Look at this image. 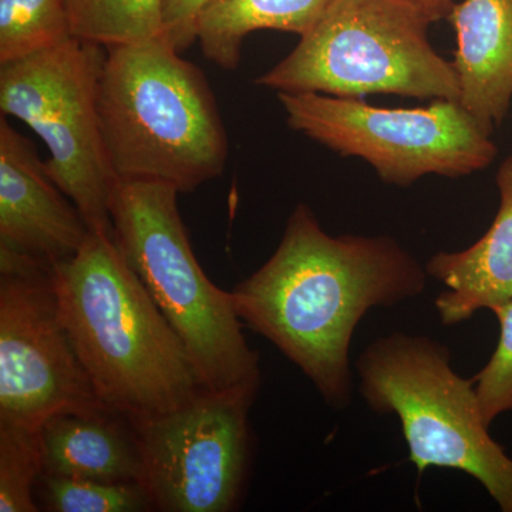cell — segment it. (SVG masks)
<instances>
[{"label": "cell", "instance_id": "1", "mask_svg": "<svg viewBox=\"0 0 512 512\" xmlns=\"http://www.w3.org/2000/svg\"><path fill=\"white\" fill-rule=\"evenodd\" d=\"M426 268L389 237H332L308 205L293 210L274 255L232 289L245 328L268 339L308 376L329 406L353 394L350 343L373 308L426 288Z\"/></svg>", "mask_w": 512, "mask_h": 512}, {"label": "cell", "instance_id": "2", "mask_svg": "<svg viewBox=\"0 0 512 512\" xmlns=\"http://www.w3.org/2000/svg\"><path fill=\"white\" fill-rule=\"evenodd\" d=\"M60 316L100 402L127 419L173 412L205 390L114 234L90 229L49 271Z\"/></svg>", "mask_w": 512, "mask_h": 512}, {"label": "cell", "instance_id": "3", "mask_svg": "<svg viewBox=\"0 0 512 512\" xmlns=\"http://www.w3.org/2000/svg\"><path fill=\"white\" fill-rule=\"evenodd\" d=\"M97 106L120 181L191 192L224 173L228 137L210 83L167 36L107 49Z\"/></svg>", "mask_w": 512, "mask_h": 512}, {"label": "cell", "instance_id": "4", "mask_svg": "<svg viewBox=\"0 0 512 512\" xmlns=\"http://www.w3.org/2000/svg\"><path fill=\"white\" fill-rule=\"evenodd\" d=\"M180 191L153 181H120L110 214L114 239L184 343L205 390L261 384L232 292L212 284L192 251L178 210Z\"/></svg>", "mask_w": 512, "mask_h": 512}, {"label": "cell", "instance_id": "5", "mask_svg": "<svg viewBox=\"0 0 512 512\" xmlns=\"http://www.w3.org/2000/svg\"><path fill=\"white\" fill-rule=\"evenodd\" d=\"M431 23L412 0H332L298 46L255 84L346 99L458 100L456 69L431 46Z\"/></svg>", "mask_w": 512, "mask_h": 512}, {"label": "cell", "instance_id": "6", "mask_svg": "<svg viewBox=\"0 0 512 512\" xmlns=\"http://www.w3.org/2000/svg\"><path fill=\"white\" fill-rule=\"evenodd\" d=\"M370 409L396 414L410 461L476 478L503 512H512V458L488 433L474 380L451 366V353L429 336L392 333L356 360Z\"/></svg>", "mask_w": 512, "mask_h": 512}, {"label": "cell", "instance_id": "7", "mask_svg": "<svg viewBox=\"0 0 512 512\" xmlns=\"http://www.w3.org/2000/svg\"><path fill=\"white\" fill-rule=\"evenodd\" d=\"M103 49L72 37L0 64V110L42 138L49 151L47 173L89 228L113 234L110 207L120 180L107 154L97 106Z\"/></svg>", "mask_w": 512, "mask_h": 512}, {"label": "cell", "instance_id": "8", "mask_svg": "<svg viewBox=\"0 0 512 512\" xmlns=\"http://www.w3.org/2000/svg\"><path fill=\"white\" fill-rule=\"evenodd\" d=\"M292 130L340 156L367 161L384 183L409 187L426 175L457 178L490 167L498 148L458 100L384 109L362 99L278 93Z\"/></svg>", "mask_w": 512, "mask_h": 512}, {"label": "cell", "instance_id": "9", "mask_svg": "<svg viewBox=\"0 0 512 512\" xmlns=\"http://www.w3.org/2000/svg\"><path fill=\"white\" fill-rule=\"evenodd\" d=\"M255 387L211 392L173 412L130 420L153 510L228 512L237 507L251 454Z\"/></svg>", "mask_w": 512, "mask_h": 512}, {"label": "cell", "instance_id": "10", "mask_svg": "<svg viewBox=\"0 0 512 512\" xmlns=\"http://www.w3.org/2000/svg\"><path fill=\"white\" fill-rule=\"evenodd\" d=\"M50 268L0 249V423L42 429L100 402L64 328Z\"/></svg>", "mask_w": 512, "mask_h": 512}, {"label": "cell", "instance_id": "11", "mask_svg": "<svg viewBox=\"0 0 512 512\" xmlns=\"http://www.w3.org/2000/svg\"><path fill=\"white\" fill-rule=\"evenodd\" d=\"M47 173L35 144L0 119V249L52 268L82 248L90 228Z\"/></svg>", "mask_w": 512, "mask_h": 512}, {"label": "cell", "instance_id": "12", "mask_svg": "<svg viewBox=\"0 0 512 512\" xmlns=\"http://www.w3.org/2000/svg\"><path fill=\"white\" fill-rule=\"evenodd\" d=\"M447 19L457 36L458 101L491 134L512 104V0H463Z\"/></svg>", "mask_w": 512, "mask_h": 512}, {"label": "cell", "instance_id": "13", "mask_svg": "<svg viewBox=\"0 0 512 512\" xmlns=\"http://www.w3.org/2000/svg\"><path fill=\"white\" fill-rule=\"evenodd\" d=\"M495 183L500 207L484 237L463 251L439 252L427 262V275L447 288L436 299L444 326L512 299V154L498 168Z\"/></svg>", "mask_w": 512, "mask_h": 512}, {"label": "cell", "instance_id": "14", "mask_svg": "<svg viewBox=\"0 0 512 512\" xmlns=\"http://www.w3.org/2000/svg\"><path fill=\"white\" fill-rule=\"evenodd\" d=\"M49 476L103 483H140L141 458L127 417L111 410L60 413L42 427Z\"/></svg>", "mask_w": 512, "mask_h": 512}, {"label": "cell", "instance_id": "15", "mask_svg": "<svg viewBox=\"0 0 512 512\" xmlns=\"http://www.w3.org/2000/svg\"><path fill=\"white\" fill-rule=\"evenodd\" d=\"M332 0H211L195 25L202 53L221 69L241 62L245 37L256 30H281L305 36Z\"/></svg>", "mask_w": 512, "mask_h": 512}, {"label": "cell", "instance_id": "16", "mask_svg": "<svg viewBox=\"0 0 512 512\" xmlns=\"http://www.w3.org/2000/svg\"><path fill=\"white\" fill-rule=\"evenodd\" d=\"M73 37L110 49L165 36L164 0H63Z\"/></svg>", "mask_w": 512, "mask_h": 512}, {"label": "cell", "instance_id": "17", "mask_svg": "<svg viewBox=\"0 0 512 512\" xmlns=\"http://www.w3.org/2000/svg\"><path fill=\"white\" fill-rule=\"evenodd\" d=\"M72 37L63 0H0V64L37 55Z\"/></svg>", "mask_w": 512, "mask_h": 512}, {"label": "cell", "instance_id": "18", "mask_svg": "<svg viewBox=\"0 0 512 512\" xmlns=\"http://www.w3.org/2000/svg\"><path fill=\"white\" fill-rule=\"evenodd\" d=\"M43 471L42 429L0 423V511H39L36 484Z\"/></svg>", "mask_w": 512, "mask_h": 512}, {"label": "cell", "instance_id": "19", "mask_svg": "<svg viewBox=\"0 0 512 512\" xmlns=\"http://www.w3.org/2000/svg\"><path fill=\"white\" fill-rule=\"evenodd\" d=\"M50 512H141L153 510L140 483H103L42 474L36 484Z\"/></svg>", "mask_w": 512, "mask_h": 512}, {"label": "cell", "instance_id": "20", "mask_svg": "<svg viewBox=\"0 0 512 512\" xmlns=\"http://www.w3.org/2000/svg\"><path fill=\"white\" fill-rule=\"evenodd\" d=\"M500 323V340L490 362L474 377L485 423L512 412V299L491 308Z\"/></svg>", "mask_w": 512, "mask_h": 512}, {"label": "cell", "instance_id": "21", "mask_svg": "<svg viewBox=\"0 0 512 512\" xmlns=\"http://www.w3.org/2000/svg\"><path fill=\"white\" fill-rule=\"evenodd\" d=\"M211 0H164L165 36L178 53L190 49L197 40L198 16Z\"/></svg>", "mask_w": 512, "mask_h": 512}, {"label": "cell", "instance_id": "22", "mask_svg": "<svg viewBox=\"0 0 512 512\" xmlns=\"http://www.w3.org/2000/svg\"><path fill=\"white\" fill-rule=\"evenodd\" d=\"M412 2L420 6L433 19V22L447 19L451 10H453V6L456 5L453 0H412Z\"/></svg>", "mask_w": 512, "mask_h": 512}]
</instances>
